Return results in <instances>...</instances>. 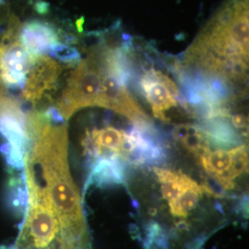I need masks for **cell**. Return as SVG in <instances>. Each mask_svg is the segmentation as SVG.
I'll use <instances>...</instances> for the list:
<instances>
[{"label": "cell", "mask_w": 249, "mask_h": 249, "mask_svg": "<svg viewBox=\"0 0 249 249\" xmlns=\"http://www.w3.org/2000/svg\"><path fill=\"white\" fill-rule=\"evenodd\" d=\"M139 87L153 116L158 119L167 120L166 114L179 106L187 108L176 82L160 70L153 67L144 70L139 79Z\"/></svg>", "instance_id": "cell-6"}, {"label": "cell", "mask_w": 249, "mask_h": 249, "mask_svg": "<svg viewBox=\"0 0 249 249\" xmlns=\"http://www.w3.org/2000/svg\"><path fill=\"white\" fill-rule=\"evenodd\" d=\"M45 113L41 127L30 136L36 141L24 155L23 165L32 171L57 214L70 249H88V232L79 190L70 171L68 129L52 124Z\"/></svg>", "instance_id": "cell-1"}, {"label": "cell", "mask_w": 249, "mask_h": 249, "mask_svg": "<svg viewBox=\"0 0 249 249\" xmlns=\"http://www.w3.org/2000/svg\"><path fill=\"white\" fill-rule=\"evenodd\" d=\"M175 138L196 157H199L210 149V142L201 126L190 124L178 125L175 130Z\"/></svg>", "instance_id": "cell-12"}, {"label": "cell", "mask_w": 249, "mask_h": 249, "mask_svg": "<svg viewBox=\"0 0 249 249\" xmlns=\"http://www.w3.org/2000/svg\"><path fill=\"white\" fill-rule=\"evenodd\" d=\"M201 127L210 142H213L222 147H231L239 144L238 135L227 121V118L215 117L207 119Z\"/></svg>", "instance_id": "cell-10"}, {"label": "cell", "mask_w": 249, "mask_h": 249, "mask_svg": "<svg viewBox=\"0 0 249 249\" xmlns=\"http://www.w3.org/2000/svg\"><path fill=\"white\" fill-rule=\"evenodd\" d=\"M154 173L160 182L162 196L168 205L177 199L182 189L191 179L187 175L178 171L154 168Z\"/></svg>", "instance_id": "cell-13"}, {"label": "cell", "mask_w": 249, "mask_h": 249, "mask_svg": "<svg viewBox=\"0 0 249 249\" xmlns=\"http://www.w3.org/2000/svg\"><path fill=\"white\" fill-rule=\"evenodd\" d=\"M229 118H230L231 124L235 128H246V127H248V120L244 115H242V114L231 115L230 114Z\"/></svg>", "instance_id": "cell-16"}, {"label": "cell", "mask_w": 249, "mask_h": 249, "mask_svg": "<svg viewBox=\"0 0 249 249\" xmlns=\"http://www.w3.org/2000/svg\"><path fill=\"white\" fill-rule=\"evenodd\" d=\"M122 158L116 154L104 156L96 160L85 184V189L90 186L107 187L125 184V169Z\"/></svg>", "instance_id": "cell-9"}, {"label": "cell", "mask_w": 249, "mask_h": 249, "mask_svg": "<svg viewBox=\"0 0 249 249\" xmlns=\"http://www.w3.org/2000/svg\"><path fill=\"white\" fill-rule=\"evenodd\" d=\"M202 167L205 171L215 178L217 182L223 179L231 167V151L218 149L211 151V149L203 152L199 157Z\"/></svg>", "instance_id": "cell-14"}, {"label": "cell", "mask_w": 249, "mask_h": 249, "mask_svg": "<svg viewBox=\"0 0 249 249\" xmlns=\"http://www.w3.org/2000/svg\"><path fill=\"white\" fill-rule=\"evenodd\" d=\"M24 166L26 213L13 249H70L59 218L32 171Z\"/></svg>", "instance_id": "cell-3"}, {"label": "cell", "mask_w": 249, "mask_h": 249, "mask_svg": "<svg viewBox=\"0 0 249 249\" xmlns=\"http://www.w3.org/2000/svg\"><path fill=\"white\" fill-rule=\"evenodd\" d=\"M205 193L203 186H200L192 178L182 189L177 199L169 205L170 212L178 218H187L198 204L199 198Z\"/></svg>", "instance_id": "cell-11"}, {"label": "cell", "mask_w": 249, "mask_h": 249, "mask_svg": "<svg viewBox=\"0 0 249 249\" xmlns=\"http://www.w3.org/2000/svg\"><path fill=\"white\" fill-rule=\"evenodd\" d=\"M18 40L30 56L49 54L53 56L65 45H70L65 41L61 30L51 22L32 19L20 24Z\"/></svg>", "instance_id": "cell-8"}, {"label": "cell", "mask_w": 249, "mask_h": 249, "mask_svg": "<svg viewBox=\"0 0 249 249\" xmlns=\"http://www.w3.org/2000/svg\"><path fill=\"white\" fill-rule=\"evenodd\" d=\"M249 0H226L178 64L189 71L232 84L249 69Z\"/></svg>", "instance_id": "cell-2"}, {"label": "cell", "mask_w": 249, "mask_h": 249, "mask_svg": "<svg viewBox=\"0 0 249 249\" xmlns=\"http://www.w3.org/2000/svg\"><path fill=\"white\" fill-rule=\"evenodd\" d=\"M103 66L93 48L76 64L54 109L64 120L86 107H97L103 81Z\"/></svg>", "instance_id": "cell-4"}, {"label": "cell", "mask_w": 249, "mask_h": 249, "mask_svg": "<svg viewBox=\"0 0 249 249\" xmlns=\"http://www.w3.org/2000/svg\"><path fill=\"white\" fill-rule=\"evenodd\" d=\"M64 64L48 54L31 56L30 68L22 87V98L36 106L51 95L65 70Z\"/></svg>", "instance_id": "cell-7"}, {"label": "cell", "mask_w": 249, "mask_h": 249, "mask_svg": "<svg viewBox=\"0 0 249 249\" xmlns=\"http://www.w3.org/2000/svg\"><path fill=\"white\" fill-rule=\"evenodd\" d=\"M230 151L231 154V167L226 176L218 182L219 185L225 189L233 188V180L244 174L249 165V154L245 145L236 146Z\"/></svg>", "instance_id": "cell-15"}, {"label": "cell", "mask_w": 249, "mask_h": 249, "mask_svg": "<svg viewBox=\"0 0 249 249\" xmlns=\"http://www.w3.org/2000/svg\"><path fill=\"white\" fill-rule=\"evenodd\" d=\"M19 26L12 17L0 38V82L13 89H22L31 64V56L18 40Z\"/></svg>", "instance_id": "cell-5"}]
</instances>
